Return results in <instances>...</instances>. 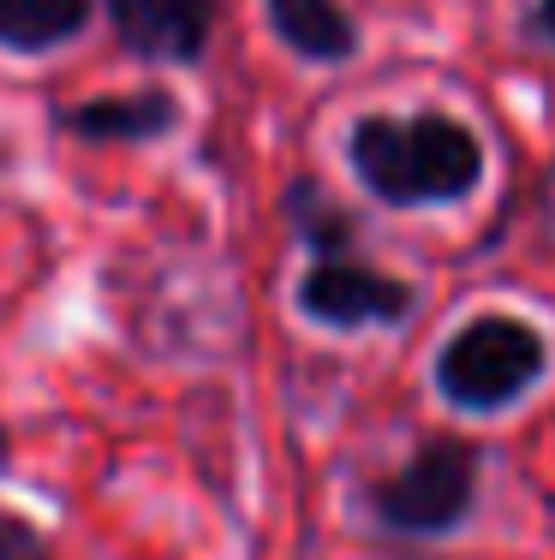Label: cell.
Listing matches in <instances>:
<instances>
[{
    "label": "cell",
    "instance_id": "ba28073f",
    "mask_svg": "<svg viewBox=\"0 0 555 560\" xmlns=\"http://www.w3.org/2000/svg\"><path fill=\"white\" fill-rule=\"evenodd\" d=\"M90 0H0V48L7 55H55L84 36Z\"/></svg>",
    "mask_w": 555,
    "mask_h": 560
},
{
    "label": "cell",
    "instance_id": "3957f363",
    "mask_svg": "<svg viewBox=\"0 0 555 560\" xmlns=\"http://www.w3.org/2000/svg\"><path fill=\"white\" fill-rule=\"evenodd\" d=\"M478 471L484 453L466 435H430V442L413 447V459H401L377 483H365L359 501L394 537H448L478 506Z\"/></svg>",
    "mask_w": 555,
    "mask_h": 560
},
{
    "label": "cell",
    "instance_id": "5b68a950",
    "mask_svg": "<svg viewBox=\"0 0 555 560\" xmlns=\"http://www.w3.org/2000/svg\"><path fill=\"white\" fill-rule=\"evenodd\" d=\"M108 24L126 55L155 66H197L216 31V0H108Z\"/></svg>",
    "mask_w": 555,
    "mask_h": 560
},
{
    "label": "cell",
    "instance_id": "8fae6325",
    "mask_svg": "<svg viewBox=\"0 0 555 560\" xmlns=\"http://www.w3.org/2000/svg\"><path fill=\"white\" fill-rule=\"evenodd\" d=\"M525 36L555 48V0H532V7H525Z\"/></svg>",
    "mask_w": 555,
    "mask_h": 560
},
{
    "label": "cell",
    "instance_id": "8992f818",
    "mask_svg": "<svg viewBox=\"0 0 555 560\" xmlns=\"http://www.w3.org/2000/svg\"><path fill=\"white\" fill-rule=\"evenodd\" d=\"M180 126V96L174 90H131V96H108V102H84L66 108L60 131L84 143H155Z\"/></svg>",
    "mask_w": 555,
    "mask_h": 560
},
{
    "label": "cell",
    "instance_id": "7a4b0ae2",
    "mask_svg": "<svg viewBox=\"0 0 555 560\" xmlns=\"http://www.w3.org/2000/svg\"><path fill=\"white\" fill-rule=\"evenodd\" d=\"M550 370V346L532 323L520 316H472L466 328H454L448 346L436 352V394L454 411L490 418V411L520 406L525 394L544 382Z\"/></svg>",
    "mask_w": 555,
    "mask_h": 560
},
{
    "label": "cell",
    "instance_id": "30bf717a",
    "mask_svg": "<svg viewBox=\"0 0 555 560\" xmlns=\"http://www.w3.org/2000/svg\"><path fill=\"white\" fill-rule=\"evenodd\" d=\"M0 560H55V549H48V537L31 525V518H19V513L0 506Z\"/></svg>",
    "mask_w": 555,
    "mask_h": 560
},
{
    "label": "cell",
    "instance_id": "9c48e42d",
    "mask_svg": "<svg viewBox=\"0 0 555 560\" xmlns=\"http://www.w3.org/2000/svg\"><path fill=\"white\" fill-rule=\"evenodd\" d=\"M281 209H287V221H293L299 245H311L316 257H359V221H352L316 179L287 185Z\"/></svg>",
    "mask_w": 555,
    "mask_h": 560
},
{
    "label": "cell",
    "instance_id": "277c9868",
    "mask_svg": "<svg viewBox=\"0 0 555 560\" xmlns=\"http://www.w3.org/2000/svg\"><path fill=\"white\" fill-rule=\"evenodd\" d=\"M293 304L299 316H311L323 328H370V323H406L418 311V292L359 257H316L299 280Z\"/></svg>",
    "mask_w": 555,
    "mask_h": 560
},
{
    "label": "cell",
    "instance_id": "52a82bcc",
    "mask_svg": "<svg viewBox=\"0 0 555 560\" xmlns=\"http://www.w3.org/2000/svg\"><path fill=\"white\" fill-rule=\"evenodd\" d=\"M275 43H287L311 66H347L359 55V24L340 12V0H263Z\"/></svg>",
    "mask_w": 555,
    "mask_h": 560
},
{
    "label": "cell",
    "instance_id": "6da1fadb",
    "mask_svg": "<svg viewBox=\"0 0 555 560\" xmlns=\"http://www.w3.org/2000/svg\"><path fill=\"white\" fill-rule=\"evenodd\" d=\"M347 167L377 203L436 209L484 179V143L454 114H365L347 131Z\"/></svg>",
    "mask_w": 555,
    "mask_h": 560
}]
</instances>
